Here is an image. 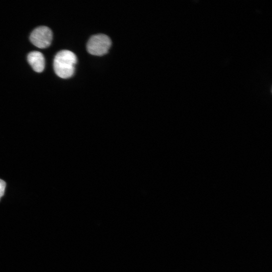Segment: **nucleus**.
<instances>
[{
  "label": "nucleus",
  "mask_w": 272,
  "mask_h": 272,
  "mask_svg": "<svg viewBox=\"0 0 272 272\" xmlns=\"http://www.w3.org/2000/svg\"><path fill=\"white\" fill-rule=\"evenodd\" d=\"M78 58L74 52L68 50H60L54 58V71L61 78H70L74 74Z\"/></svg>",
  "instance_id": "obj_1"
},
{
  "label": "nucleus",
  "mask_w": 272,
  "mask_h": 272,
  "mask_svg": "<svg viewBox=\"0 0 272 272\" xmlns=\"http://www.w3.org/2000/svg\"><path fill=\"white\" fill-rule=\"evenodd\" d=\"M111 46L110 38L105 34H100L90 38L88 42L87 49L92 55L102 56L108 52Z\"/></svg>",
  "instance_id": "obj_2"
},
{
  "label": "nucleus",
  "mask_w": 272,
  "mask_h": 272,
  "mask_svg": "<svg viewBox=\"0 0 272 272\" xmlns=\"http://www.w3.org/2000/svg\"><path fill=\"white\" fill-rule=\"evenodd\" d=\"M31 42L40 48H46L51 44L52 40V32L46 26H40L32 32L30 36Z\"/></svg>",
  "instance_id": "obj_3"
},
{
  "label": "nucleus",
  "mask_w": 272,
  "mask_h": 272,
  "mask_svg": "<svg viewBox=\"0 0 272 272\" xmlns=\"http://www.w3.org/2000/svg\"><path fill=\"white\" fill-rule=\"evenodd\" d=\"M28 60L34 70L37 73L42 72L45 68V58L40 52H30L28 56Z\"/></svg>",
  "instance_id": "obj_4"
},
{
  "label": "nucleus",
  "mask_w": 272,
  "mask_h": 272,
  "mask_svg": "<svg viewBox=\"0 0 272 272\" xmlns=\"http://www.w3.org/2000/svg\"><path fill=\"white\" fill-rule=\"evenodd\" d=\"M6 186V182L2 179H0V200L4 196Z\"/></svg>",
  "instance_id": "obj_5"
}]
</instances>
